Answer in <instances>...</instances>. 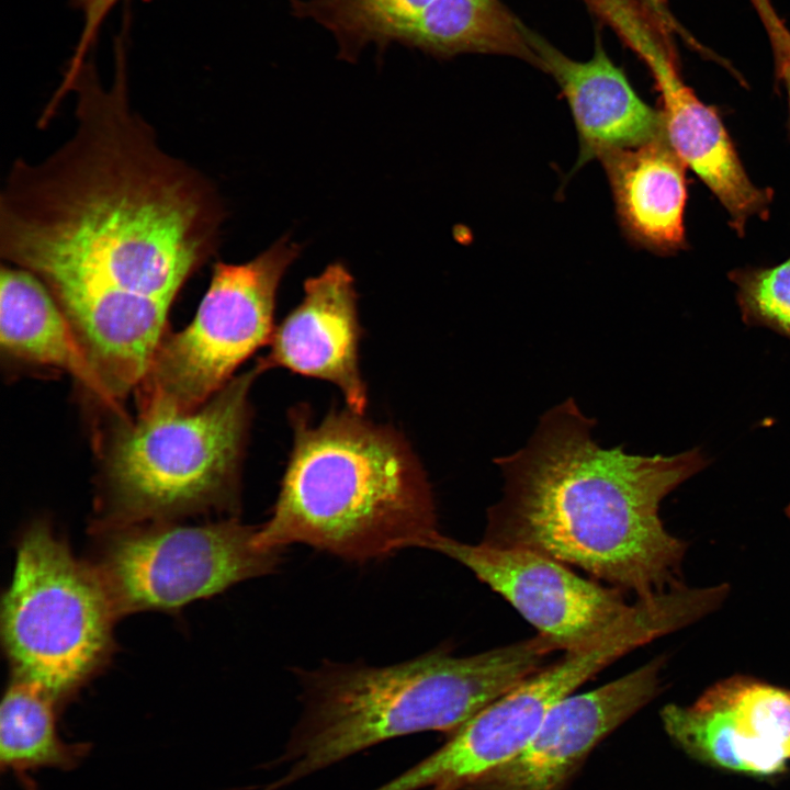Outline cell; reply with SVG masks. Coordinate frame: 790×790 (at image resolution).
Wrapping results in <instances>:
<instances>
[{"label": "cell", "mask_w": 790, "mask_h": 790, "mask_svg": "<svg viewBox=\"0 0 790 790\" xmlns=\"http://www.w3.org/2000/svg\"><path fill=\"white\" fill-rule=\"evenodd\" d=\"M125 47L108 87L91 58L81 65L66 88L72 134L42 161L16 159L0 194L2 263L35 275L98 342L168 319L226 216L210 179L162 149L132 106Z\"/></svg>", "instance_id": "obj_1"}, {"label": "cell", "mask_w": 790, "mask_h": 790, "mask_svg": "<svg viewBox=\"0 0 790 790\" xmlns=\"http://www.w3.org/2000/svg\"><path fill=\"white\" fill-rule=\"evenodd\" d=\"M572 398L542 415L527 444L495 460L504 478L482 542L530 549L635 599L680 584L687 544L659 516L663 499L710 460L606 449Z\"/></svg>", "instance_id": "obj_2"}, {"label": "cell", "mask_w": 790, "mask_h": 790, "mask_svg": "<svg viewBox=\"0 0 790 790\" xmlns=\"http://www.w3.org/2000/svg\"><path fill=\"white\" fill-rule=\"evenodd\" d=\"M301 413L292 417V451L257 545L301 543L358 562L430 549L440 534L433 496L406 440L350 409L316 425Z\"/></svg>", "instance_id": "obj_3"}, {"label": "cell", "mask_w": 790, "mask_h": 790, "mask_svg": "<svg viewBox=\"0 0 790 790\" xmlns=\"http://www.w3.org/2000/svg\"><path fill=\"white\" fill-rule=\"evenodd\" d=\"M555 651L540 634L469 656L436 650L385 666H332L306 677L304 710L280 756L282 790L392 738L449 735L540 669Z\"/></svg>", "instance_id": "obj_4"}, {"label": "cell", "mask_w": 790, "mask_h": 790, "mask_svg": "<svg viewBox=\"0 0 790 790\" xmlns=\"http://www.w3.org/2000/svg\"><path fill=\"white\" fill-rule=\"evenodd\" d=\"M261 373L256 363L190 413L117 416L100 460L102 527L234 507Z\"/></svg>", "instance_id": "obj_5"}, {"label": "cell", "mask_w": 790, "mask_h": 790, "mask_svg": "<svg viewBox=\"0 0 790 790\" xmlns=\"http://www.w3.org/2000/svg\"><path fill=\"white\" fill-rule=\"evenodd\" d=\"M116 616L94 566L79 562L46 522L26 529L1 603L12 679L59 707L105 664Z\"/></svg>", "instance_id": "obj_6"}, {"label": "cell", "mask_w": 790, "mask_h": 790, "mask_svg": "<svg viewBox=\"0 0 790 790\" xmlns=\"http://www.w3.org/2000/svg\"><path fill=\"white\" fill-rule=\"evenodd\" d=\"M300 246L287 237L244 263L216 261L192 321L166 332L135 391L137 415L190 413L273 334L275 297Z\"/></svg>", "instance_id": "obj_7"}, {"label": "cell", "mask_w": 790, "mask_h": 790, "mask_svg": "<svg viewBox=\"0 0 790 790\" xmlns=\"http://www.w3.org/2000/svg\"><path fill=\"white\" fill-rule=\"evenodd\" d=\"M257 530L236 518L204 524L160 520L102 527L94 568L117 616L177 610L273 572L282 550L259 548Z\"/></svg>", "instance_id": "obj_8"}, {"label": "cell", "mask_w": 790, "mask_h": 790, "mask_svg": "<svg viewBox=\"0 0 790 790\" xmlns=\"http://www.w3.org/2000/svg\"><path fill=\"white\" fill-rule=\"evenodd\" d=\"M623 654L622 641L612 633L563 652L476 713L436 752L374 790H465L516 756L555 704Z\"/></svg>", "instance_id": "obj_9"}, {"label": "cell", "mask_w": 790, "mask_h": 790, "mask_svg": "<svg viewBox=\"0 0 790 790\" xmlns=\"http://www.w3.org/2000/svg\"><path fill=\"white\" fill-rule=\"evenodd\" d=\"M430 550L462 564L505 598L555 652L594 640L631 606L620 589L530 549L471 544L440 533Z\"/></svg>", "instance_id": "obj_10"}, {"label": "cell", "mask_w": 790, "mask_h": 790, "mask_svg": "<svg viewBox=\"0 0 790 790\" xmlns=\"http://www.w3.org/2000/svg\"><path fill=\"white\" fill-rule=\"evenodd\" d=\"M613 30L653 76L667 142L720 201L731 226L743 235L752 216L766 217L771 191L751 181L718 112L685 83L670 41L655 23L644 12L631 10L617 19Z\"/></svg>", "instance_id": "obj_11"}, {"label": "cell", "mask_w": 790, "mask_h": 790, "mask_svg": "<svg viewBox=\"0 0 790 790\" xmlns=\"http://www.w3.org/2000/svg\"><path fill=\"white\" fill-rule=\"evenodd\" d=\"M669 737L688 755L731 771L768 776L790 760V690L733 676L692 704L661 712Z\"/></svg>", "instance_id": "obj_12"}, {"label": "cell", "mask_w": 790, "mask_h": 790, "mask_svg": "<svg viewBox=\"0 0 790 790\" xmlns=\"http://www.w3.org/2000/svg\"><path fill=\"white\" fill-rule=\"evenodd\" d=\"M662 668L657 657L598 688L565 697L516 756L465 790H565L592 749L657 696Z\"/></svg>", "instance_id": "obj_13"}, {"label": "cell", "mask_w": 790, "mask_h": 790, "mask_svg": "<svg viewBox=\"0 0 790 790\" xmlns=\"http://www.w3.org/2000/svg\"><path fill=\"white\" fill-rule=\"evenodd\" d=\"M361 327L354 282L341 263L304 283V296L274 328L262 370L283 368L327 381L342 393L348 409L363 415L366 386L359 366Z\"/></svg>", "instance_id": "obj_14"}, {"label": "cell", "mask_w": 790, "mask_h": 790, "mask_svg": "<svg viewBox=\"0 0 790 790\" xmlns=\"http://www.w3.org/2000/svg\"><path fill=\"white\" fill-rule=\"evenodd\" d=\"M529 40L538 67L552 75L569 105L579 138L578 165L665 135L659 110L639 97L599 41L591 58L578 61L530 30Z\"/></svg>", "instance_id": "obj_15"}, {"label": "cell", "mask_w": 790, "mask_h": 790, "mask_svg": "<svg viewBox=\"0 0 790 790\" xmlns=\"http://www.w3.org/2000/svg\"><path fill=\"white\" fill-rule=\"evenodd\" d=\"M624 235L659 255L686 246V165L666 136L600 158Z\"/></svg>", "instance_id": "obj_16"}, {"label": "cell", "mask_w": 790, "mask_h": 790, "mask_svg": "<svg viewBox=\"0 0 790 790\" xmlns=\"http://www.w3.org/2000/svg\"><path fill=\"white\" fill-rule=\"evenodd\" d=\"M0 346L10 364L69 374L93 398L120 413L49 290L29 271L7 263L0 270Z\"/></svg>", "instance_id": "obj_17"}, {"label": "cell", "mask_w": 790, "mask_h": 790, "mask_svg": "<svg viewBox=\"0 0 790 790\" xmlns=\"http://www.w3.org/2000/svg\"><path fill=\"white\" fill-rule=\"evenodd\" d=\"M458 0H290L292 12L327 30L339 55L354 59L365 47L392 44L437 56Z\"/></svg>", "instance_id": "obj_18"}, {"label": "cell", "mask_w": 790, "mask_h": 790, "mask_svg": "<svg viewBox=\"0 0 790 790\" xmlns=\"http://www.w3.org/2000/svg\"><path fill=\"white\" fill-rule=\"evenodd\" d=\"M58 706L38 689L12 679L0 708V765L26 790H34L30 774L41 769L71 770L87 756L86 743L69 744L57 732Z\"/></svg>", "instance_id": "obj_19"}, {"label": "cell", "mask_w": 790, "mask_h": 790, "mask_svg": "<svg viewBox=\"0 0 790 790\" xmlns=\"http://www.w3.org/2000/svg\"><path fill=\"white\" fill-rule=\"evenodd\" d=\"M729 278L743 321L790 340V257L774 267L737 269Z\"/></svg>", "instance_id": "obj_20"}, {"label": "cell", "mask_w": 790, "mask_h": 790, "mask_svg": "<svg viewBox=\"0 0 790 790\" xmlns=\"http://www.w3.org/2000/svg\"><path fill=\"white\" fill-rule=\"evenodd\" d=\"M121 0H69L82 18V27L67 71H76L89 57L97 43L100 29L110 11Z\"/></svg>", "instance_id": "obj_21"}, {"label": "cell", "mask_w": 790, "mask_h": 790, "mask_svg": "<svg viewBox=\"0 0 790 790\" xmlns=\"http://www.w3.org/2000/svg\"><path fill=\"white\" fill-rule=\"evenodd\" d=\"M658 29L669 38L677 35L687 45L695 42V36L679 23L670 11L667 0H639Z\"/></svg>", "instance_id": "obj_22"}, {"label": "cell", "mask_w": 790, "mask_h": 790, "mask_svg": "<svg viewBox=\"0 0 790 790\" xmlns=\"http://www.w3.org/2000/svg\"><path fill=\"white\" fill-rule=\"evenodd\" d=\"M768 41L774 57L777 79L783 86L787 93L790 114V29H786Z\"/></svg>", "instance_id": "obj_23"}, {"label": "cell", "mask_w": 790, "mask_h": 790, "mask_svg": "<svg viewBox=\"0 0 790 790\" xmlns=\"http://www.w3.org/2000/svg\"><path fill=\"white\" fill-rule=\"evenodd\" d=\"M752 4H759L764 2L765 0H749Z\"/></svg>", "instance_id": "obj_24"}, {"label": "cell", "mask_w": 790, "mask_h": 790, "mask_svg": "<svg viewBox=\"0 0 790 790\" xmlns=\"http://www.w3.org/2000/svg\"><path fill=\"white\" fill-rule=\"evenodd\" d=\"M786 514H787L788 518L790 519V504L786 508Z\"/></svg>", "instance_id": "obj_25"}]
</instances>
